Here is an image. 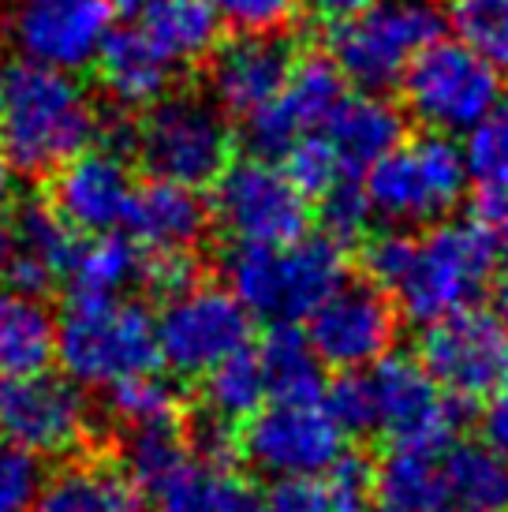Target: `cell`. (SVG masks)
I'll list each match as a JSON object with an SVG mask.
<instances>
[{
  "mask_svg": "<svg viewBox=\"0 0 508 512\" xmlns=\"http://www.w3.org/2000/svg\"><path fill=\"white\" fill-rule=\"evenodd\" d=\"M131 195H135V184H131L124 157L105 154V150H86L53 172L49 206L75 232L105 236L127 221Z\"/></svg>",
  "mask_w": 508,
  "mask_h": 512,
  "instance_id": "d6986e66",
  "label": "cell"
},
{
  "mask_svg": "<svg viewBox=\"0 0 508 512\" xmlns=\"http://www.w3.org/2000/svg\"><path fill=\"white\" fill-rule=\"evenodd\" d=\"M0 120H4V75H0Z\"/></svg>",
  "mask_w": 508,
  "mask_h": 512,
  "instance_id": "816d5d0a",
  "label": "cell"
},
{
  "mask_svg": "<svg viewBox=\"0 0 508 512\" xmlns=\"http://www.w3.org/2000/svg\"><path fill=\"white\" fill-rule=\"evenodd\" d=\"M318 135L329 143L340 172H344V180H359L389 150L400 146V139H404V116H400L393 101H385L381 94L359 90V94L344 98V105L333 113V120Z\"/></svg>",
  "mask_w": 508,
  "mask_h": 512,
  "instance_id": "603a6c76",
  "label": "cell"
},
{
  "mask_svg": "<svg viewBox=\"0 0 508 512\" xmlns=\"http://www.w3.org/2000/svg\"><path fill=\"white\" fill-rule=\"evenodd\" d=\"M57 356V322L42 299L0 292V378L42 374Z\"/></svg>",
  "mask_w": 508,
  "mask_h": 512,
  "instance_id": "83f0119b",
  "label": "cell"
},
{
  "mask_svg": "<svg viewBox=\"0 0 508 512\" xmlns=\"http://www.w3.org/2000/svg\"><path fill=\"white\" fill-rule=\"evenodd\" d=\"M497 318L508 326V273L501 277V285H497Z\"/></svg>",
  "mask_w": 508,
  "mask_h": 512,
  "instance_id": "681fc988",
  "label": "cell"
},
{
  "mask_svg": "<svg viewBox=\"0 0 508 512\" xmlns=\"http://www.w3.org/2000/svg\"><path fill=\"white\" fill-rule=\"evenodd\" d=\"M0 438L34 456H75L98 445L83 389L68 374L0 378Z\"/></svg>",
  "mask_w": 508,
  "mask_h": 512,
  "instance_id": "30bf717a",
  "label": "cell"
},
{
  "mask_svg": "<svg viewBox=\"0 0 508 512\" xmlns=\"http://www.w3.org/2000/svg\"><path fill=\"white\" fill-rule=\"evenodd\" d=\"M266 400V374H262L258 352L243 348L202 378V404L198 408H206L210 415L225 419L232 427H243L247 419H254L266 408Z\"/></svg>",
  "mask_w": 508,
  "mask_h": 512,
  "instance_id": "1f68e13d",
  "label": "cell"
},
{
  "mask_svg": "<svg viewBox=\"0 0 508 512\" xmlns=\"http://www.w3.org/2000/svg\"><path fill=\"white\" fill-rule=\"evenodd\" d=\"M374 512H389V509H374Z\"/></svg>",
  "mask_w": 508,
  "mask_h": 512,
  "instance_id": "db71d44e",
  "label": "cell"
},
{
  "mask_svg": "<svg viewBox=\"0 0 508 512\" xmlns=\"http://www.w3.org/2000/svg\"><path fill=\"white\" fill-rule=\"evenodd\" d=\"M445 479L456 509L508 512V460L482 441H456L445 453Z\"/></svg>",
  "mask_w": 508,
  "mask_h": 512,
  "instance_id": "4dcf8cb0",
  "label": "cell"
},
{
  "mask_svg": "<svg viewBox=\"0 0 508 512\" xmlns=\"http://www.w3.org/2000/svg\"><path fill=\"white\" fill-rule=\"evenodd\" d=\"M374 490V468L359 453H344L325 471L311 479H281L269 490L273 512H367Z\"/></svg>",
  "mask_w": 508,
  "mask_h": 512,
  "instance_id": "4316f807",
  "label": "cell"
},
{
  "mask_svg": "<svg viewBox=\"0 0 508 512\" xmlns=\"http://www.w3.org/2000/svg\"><path fill=\"white\" fill-rule=\"evenodd\" d=\"M344 449V430L329 415L325 400L314 404H273L240 427V456L269 479H311L325 475Z\"/></svg>",
  "mask_w": 508,
  "mask_h": 512,
  "instance_id": "4fadbf2b",
  "label": "cell"
},
{
  "mask_svg": "<svg viewBox=\"0 0 508 512\" xmlns=\"http://www.w3.org/2000/svg\"><path fill=\"white\" fill-rule=\"evenodd\" d=\"M471 221L490 243L497 262H508V195H482Z\"/></svg>",
  "mask_w": 508,
  "mask_h": 512,
  "instance_id": "ee69618b",
  "label": "cell"
},
{
  "mask_svg": "<svg viewBox=\"0 0 508 512\" xmlns=\"http://www.w3.org/2000/svg\"><path fill=\"white\" fill-rule=\"evenodd\" d=\"M213 486L217 471L187 456L184 464L142 490V512H213Z\"/></svg>",
  "mask_w": 508,
  "mask_h": 512,
  "instance_id": "e575fe53",
  "label": "cell"
},
{
  "mask_svg": "<svg viewBox=\"0 0 508 512\" xmlns=\"http://www.w3.org/2000/svg\"><path fill=\"white\" fill-rule=\"evenodd\" d=\"M142 288L157 299H176L198 288V255H142Z\"/></svg>",
  "mask_w": 508,
  "mask_h": 512,
  "instance_id": "b9f144b4",
  "label": "cell"
},
{
  "mask_svg": "<svg viewBox=\"0 0 508 512\" xmlns=\"http://www.w3.org/2000/svg\"><path fill=\"white\" fill-rule=\"evenodd\" d=\"M307 341L322 367L340 374L370 370L389 356L396 341V307L378 285L370 281H344L307 318Z\"/></svg>",
  "mask_w": 508,
  "mask_h": 512,
  "instance_id": "2e32d148",
  "label": "cell"
},
{
  "mask_svg": "<svg viewBox=\"0 0 508 512\" xmlns=\"http://www.w3.org/2000/svg\"><path fill=\"white\" fill-rule=\"evenodd\" d=\"M57 359L71 382L86 389L157 374V318L135 299L68 296L57 318Z\"/></svg>",
  "mask_w": 508,
  "mask_h": 512,
  "instance_id": "7a4b0ae2",
  "label": "cell"
},
{
  "mask_svg": "<svg viewBox=\"0 0 508 512\" xmlns=\"http://www.w3.org/2000/svg\"><path fill=\"white\" fill-rule=\"evenodd\" d=\"M113 4V12H124V15H139V8L146 0H109Z\"/></svg>",
  "mask_w": 508,
  "mask_h": 512,
  "instance_id": "f907efd6",
  "label": "cell"
},
{
  "mask_svg": "<svg viewBox=\"0 0 508 512\" xmlns=\"http://www.w3.org/2000/svg\"><path fill=\"white\" fill-rule=\"evenodd\" d=\"M94 64L101 86L124 109H154L169 94L172 64L146 42L139 27H113Z\"/></svg>",
  "mask_w": 508,
  "mask_h": 512,
  "instance_id": "cb8c5ba5",
  "label": "cell"
},
{
  "mask_svg": "<svg viewBox=\"0 0 508 512\" xmlns=\"http://www.w3.org/2000/svg\"><path fill=\"white\" fill-rule=\"evenodd\" d=\"M213 512H273L269 509V494L258 490L251 479L243 475H228L217 471V486H213Z\"/></svg>",
  "mask_w": 508,
  "mask_h": 512,
  "instance_id": "7bdbcfd3",
  "label": "cell"
},
{
  "mask_svg": "<svg viewBox=\"0 0 508 512\" xmlns=\"http://www.w3.org/2000/svg\"><path fill=\"white\" fill-rule=\"evenodd\" d=\"M445 512H471V509H456V505H449V509H445Z\"/></svg>",
  "mask_w": 508,
  "mask_h": 512,
  "instance_id": "f5cc1de1",
  "label": "cell"
},
{
  "mask_svg": "<svg viewBox=\"0 0 508 512\" xmlns=\"http://www.w3.org/2000/svg\"><path fill=\"white\" fill-rule=\"evenodd\" d=\"M467 180L482 195H508V94L479 120V128L464 135Z\"/></svg>",
  "mask_w": 508,
  "mask_h": 512,
  "instance_id": "836d02e7",
  "label": "cell"
},
{
  "mask_svg": "<svg viewBox=\"0 0 508 512\" xmlns=\"http://www.w3.org/2000/svg\"><path fill=\"white\" fill-rule=\"evenodd\" d=\"M494 266L497 258L475 221H438L426 236H415L393 296L411 322L438 326L479 303Z\"/></svg>",
  "mask_w": 508,
  "mask_h": 512,
  "instance_id": "277c9868",
  "label": "cell"
},
{
  "mask_svg": "<svg viewBox=\"0 0 508 512\" xmlns=\"http://www.w3.org/2000/svg\"><path fill=\"white\" fill-rule=\"evenodd\" d=\"M467 184L460 146L430 131L400 139V146L363 176L374 217L393 225H438L460 206Z\"/></svg>",
  "mask_w": 508,
  "mask_h": 512,
  "instance_id": "8992f818",
  "label": "cell"
},
{
  "mask_svg": "<svg viewBox=\"0 0 508 512\" xmlns=\"http://www.w3.org/2000/svg\"><path fill=\"white\" fill-rule=\"evenodd\" d=\"M367 378L378 408V430L389 434L393 445L426 449V453H449L456 445L467 400L441 393V385L426 374L419 359L389 352L367 370Z\"/></svg>",
  "mask_w": 508,
  "mask_h": 512,
  "instance_id": "7c38bea8",
  "label": "cell"
},
{
  "mask_svg": "<svg viewBox=\"0 0 508 512\" xmlns=\"http://www.w3.org/2000/svg\"><path fill=\"white\" fill-rule=\"evenodd\" d=\"M228 292L269 326L307 322L348 281L344 247L329 236H303L284 247H236L225 258Z\"/></svg>",
  "mask_w": 508,
  "mask_h": 512,
  "instance_id": "3957f363",
  "label": "cell"
},
{
  "mask_svg": "<svg viewBox=\"0 0 508 512\" xmlns=\"http://www.w3.org/2000/svg\"><path fill=\"white\" fill-rule=\"evenodd\" d=\"M12 191H15L12 165H8V157L0 154V214H4V206H8V202H12Z\"/></svg>",
  "mask_w": 508,
  "mask_h": 512,
  "instance_id": "c3c4849f",
  "label": "cell"
},
{
  "mask_svg": "<svg viewBox=\"0 0 508 512\" xmlns=\"http://www.w3.org/2000/svg\"><path fill=\"white\" fill-rule=\"evenodd\" d=\"M34 512H142V498L113 449L98 441L49 475Z\"/></svg>",
  "mask_w": 508,
  "mask_h": 512,
  "instance_id": "7402d4cb",
  "label": "cell"
},
{
  "mask_svg": "<svg viewBox=\"0 0 508 512\" xmlns=\"http://www.w3.org/2000/svg\"><path fill=\"white\" fill-rule=\"evenodd\" d=\"M42 460L27 449L0 445V512H27L42 494Z\"/></svg>",
  "mask_w": 508,
  "mask_h": 512,
  "instance_id": "ab89813d",
  "label": "cell"
},
{
  "mask_svg": "<svg viewBox=\"0 0 508 512\" xmlns=\"http://www.w3.org/2000/svg\"><path fill=\"white\" fill-rule=\"evenodd\" d=\"M479 434L486 449H494L501 460H508V389L486 400L479 415Z\"/></svg>",
  "mask_w": 508,
  "mask_h": 512,
  "instance_id": "f6af8a7d",
  "label": "cell"
},
{
  "mask_svg": "<svg viewBox=\"0 0 508 512\" xmlns=\"http://www.w3.org/2000/svg\"><path fill=\"white\" fill-rule=\"evenodd\" d=\"M299 4L318 15V19H325V23H344V19L374 8L378 0H299Z\"/></svg>",
  "mask_w": 508,
  "mask_h": 512,
  "instance_id": "bcb514c9",
  "label": "cell"
},
{
  "mask_svg": "<svg viewBox=\"0 0 508 512\" xmlns=\"http://www.w3.org/2000/svg\"><path fill=\"white\" fill-rule=\"evenodd\" d=\"M284 172L292 176V184L303 195H318V199H322L325 191H333L337 184H344V172H340L337 157H333V150H329V143H325L322 135L299 139L284 154Z\"/></svg>",
  "mask_w": 508,
  "mask_h": 512,
  "instance_id": "74e56055",
  "label": "cell"
},
{
  "mask_svg": "<svg viewBox=\"0 0 508 512\" xmlns=\"http://www.w3.org/2000/svg\"><path fill=\"white\" fill-rule=\"evenodd\" d=\"M258 363L273 404H314L325 397L322 359L314 356L307 333L296 326H269L258 344Z\"/></svg>",
  "mask_w": 508,
  "mask_h": 512,
  "instance_id": "f1b7e54d",
  "label": "cell"
},
{
  "mask_svg": "<svg viewBox=\"0 0 508 512\" xmlns=\"http://www.w3.org/2000/svg\"><path fill=\"white\" fill-rule=\"evenodd\" d=\"M213 217L236 247H284L307 236L311 206L292 176L266 157L232 161L213 184Z\"/></svg>",
  "mask_w": 508,
  "mask_h": 512,
  "instance_id": "9c48e42d",
  "label": "cell"
},
{
  "mask_svg": "<svg viewBox=\"0 0 508 512\" xmlns=\"http://www.w3.org/2000/svg\"><path fill=\"white\" fill-rule=\"evenodd\" d=\"M292 68L296 53L281 34H236L210 57L213 105L240 120L262 113L281 98Z\"/></svg>",
  "mask_w": 508,
  "mask_h": 512,
  "instance_id": "ac0fdd59",
  "label": "cell"
},
{
  "mask_svg": "<svg viewBox=\"0 0 508 512\" xmlns=\"http://www.w3.org/2000/svg\"><path fill=\"white\" fill-rule=\"evenodd\" d=\"M0 146L8 165L27 176L57 172L98 139V113L71 75L15 60L4 68Z\"/></svg>",
  "mask_w": 508,
  "mask_h": 512,
  "instance_id": "6da1fadb",
  "label": "cell"
},
{
  "mask_svg": "<svg viewBox=\"0 0 508 512\" xmlns=\"http://www.w3.org/2000/svg\"><path fill=\"white\" fill-rule=\"evenodd\" d=\"M180 412H184V404L176 397V389L169 382H161L157 374L113 385L109 408H105V415L116 427H139V423H154V419H172Z\"/></svg>",
  "mask_w": 508,
  "mask_h": 512,
  "instance_id": "d590c367",
  "label": "cell"
},
{
  "mask_svg": "<svg viewBox=\"0 0 508 512\" xmlns=\"http://www.w3.org/2000/svg\"><path fill=\"white\" fill-rule=\"evenodd\" d=\"M370 217H374V210H370V199L359 180H344V184H337L333 191H325L322 195L325 236L337 240L340 247L359 240V236L367 232Z\"/></svg>",
  "mask_w": 508,
  "mask_h": 512,
  "instance_id": "f35d334b",
  "label": "cell"
},
{
  "mask_svg": "<svg viewBox=\"0 0 508 512\" xmlns=\"http://www.w3.org/2000/svg\"><path fill=\"white\" fill-rule=\"evenodd\" d=\"M12 258H15V232H12V225L0 221V281L12 270Z\"/></svg>",
  "mask_w": 508,
  "mask_h": 512,
  "instance_id": "7dc6e473",
  "label": "cell"
},
{
  "mask_svg": "<svg viewBox=\"0 0 508 512\" xmlns=\"http://www.w3.org/2000/svg\"><path fill=\"white\" fill-rule=\"evenodd\" d=\"M161 367L176 378H206L217 363L251 348V314L228 288L198 285L157 314Z\"/></svg>",
  "mask_w": 508,
  "mask_h": 512,
  "instance_id": "8fae6325",
  "label": "cell"
},
{
  "mask_svg": "<svg viewBox=\"0 0 508 512\" xmlns=\"http://www.w3.org/2000/svg\"><path fill=\"white\" fill-rule=\"evenodd\" d=\"M441 15L456 42L508 75V0H445Z\"/></svg>",
  "mask_w": 508,
  "mask_h": 512,
  "instance_id": "d6a6232c",
  "label": "cell"
},
{
  "mask_svg": "<svg viewBox=\"0 0 508 512\" xmlns=\"http://www.w3.org/2000/svg\"><path fill=\"white\" fill-rule=\"evenodd\" d=\"M142 277V247L131 236L105 232L79 240L75 255L68 262V296H94L116 299L127 285Z\"/></svg>",
  "mask_w": 508,
  "mask_h": 512,
  "instance_id": "f546056e",
  "label": "cell"
},
{
  "mask_svg": "<svg viewBox=\"0 0 508 512\" xmlns=\"http://www.w3.org/2000/svg\"><path fill=\"white\" fill-rule=\"evenodd\" d=\"M139 30L172 68H180L217 53L221 19L210 0H146L139 8Z\"/></svg>",
  "mask_w": 508,
  "mask_h": 512,
  "instance_id": "d4e9b609",
  "label": "cell"
},
{
  "mask_svg": "<svg viewBox=\"0 0 508 512\" xmlns=\"http://www.w3.org/2000/svg\"><path fill=\"white\" fill-rule=\"evenodd\" d=\"M139 161L150 180H169L184 187H210L232 165V131L225 113L213 101L165 98L146 109L139 120Z\"/></svg>",
  "mask_w": 508,
  "mask_h": 512,
  "instance_id": "52a82bcc",
  "label": "cell"
},
{
  "mask_svg": "<svg viewBox=\"0 0 508 512\" xmlns=\"http://www.w3.org/2000/svg\"><path fill=\"white\" fill-rule=\"evenodd\" d=\"M445 15L434 0H378L329 30V60L367 94L396 86L423 49L441 38Z\"/></svg>",
  "mask_w": 508,
  "mask_h": 512,
  "instance_id": "5b68a950",
  "label": "cell"
},
{
  "mask_svg": "<svg viewBox=\"0 0 508 512\" xmlns=\"http://www.w3.org/2000/svg\"><path fill=\"white\" fill-rule=\"evenodd\" d=\"M404 109L430 135H467L505 98L501 75L456 38H438L400 79Z\"/></svg>",
  "mask_w": 508,
  "mask_h": 512,
  "instance_id": "ba28073f",
  "label": "cell"
},
{
  "mask_svg": "<svg viewBox=\"0 0 508 512\" xmlns=\"http://www.w3.org/2000/svg\"><path fill=\"white\" fill-rule=\"evenodd\" d=\"M374 494L389 512H445L452 505L445 453L393 445L374 468Z\"/></svg>",
  "mask_w": 508,
  "mask_h": 512,
  "instance_id": "484cf974",
  "label": "cell"
},
{
  "mask_svg": "<svg viewBox=\"0 0 508 512\" xmlns=\"http://www.w3.org/2000/svg\"><path fill=\"white\" fill-rule=\"evenodd\" d=\"M15 258L8 270V292L27 299H42L49 288L64 281L68 262L79 247L75 228L42 199H30L15 210Z\"/></svg>",
  "mask_w": 508,
  "mask_h": 512,
  "instance_id": "44dd1931",
  "label": "cell"
},
{
  "mask_svg": "<svg viewBox=\"0 0 508 512\" xmlns=\"http://www.w3.org/2000/svg\"><path fill=\"white\" fill-rule=\"evenodd\" d=\"M210 221L213 210L195 187L146 180L131 195L124 228L139 247H146V255H195Z\"/></svg>",
  "mask_w": 508,
  "mask_h": 512,
  "instance_id": "ffe728a7",
  "label": "cell"
},
{
  "mask_svg": "<svg viewBox=\"0 0 508 512\" xmlns=\"http://www.w3.org/2000/svg\"><path fill=\"white\" fill-rule=\"evenodd\" d=\"M419 363L456 400H490L508 389V326L497 311L471 307L426 326Z\"/></svg>",
  "mask_w": 508,
  "mask_h": 512,
  "instance_id": "5bb4252c",
  "label": "cell"
},
{
  "mask_svg": "<svg viewBox=\"0 0 508 512\" xmlns=\"http://www.w3.org/2000/svg\"><path fill=\"white\" fill-rule=\"evenodd\" d=\"M348 98V79L329 57H299L281 98L243 120V135L254 157H284L299 139L318 135Z\"/></svg>",
  "mask_w": 508,
  "mask_h": 512,
  "instance_id": "e0dca14e",
  "label": "cell"
},
{
  "mask_svg": "<svg viewBox=\"0 0 508 512\" xmlns=\"http://www.w3.org/2000/svg\"><path fill=\"white\" fill-rule=\"evenodd\" d=\"M113 15L109 0H15L8 38L27 64L71 75L98 60Z\"/></svg>",
  "mask_w": 508,
  "mask_h": 512,
  "instance_id": "9a60e30c",
  "label": "cell"
},
{
  "mask_svg": "<svg viewBox=\"0 0 508 512\" xmlns=\"http://www.w3.org/2000/svg\"><path fill=\"white\" fill-rule=\"evenodd\" d=\"M210 8L236 34H281L299 0H210Z\"/></svg>",
  "mask_w": 508,
  "mask_h": 512,
  "instance_id": "60d3db41",
  "label": "cell"
},
{
  "mask_svg": "<svg viewBox=\"0 0 508 512\" xmlns=\"http://www.w3.org/2000/svg\"><path fill=\"white\" fill-rule=\"evenodd\" d=\"M325 408L344 430V438H367L378 434V408H374V393H370L367 370H352L340 374L337 382L325 385Z\"/></svg>",
  "mask_w": 508,
  "mask_h": 512,
  "instance_id": "8d00e7d4",
  "label": "cell"
}]
</instances>
